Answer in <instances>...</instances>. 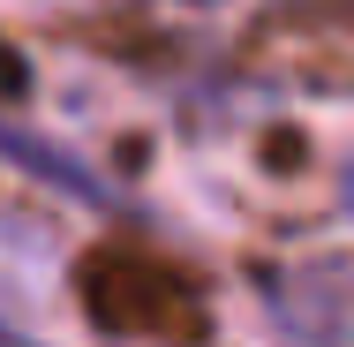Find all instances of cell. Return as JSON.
<instances>
[{
  "instance_id": "6da1fadb",
  "label": "cell",
  "mask_w": 354,
  "mask_h": 347,
  "mask_svg": "<svg viewBox=\"0 0 354 347\" xmlns=\"http://www.w3.org/2000/svg\"><path fill=\"white\" fill-rule=\"evenodd\" d=\"M264 310L286 340L301 347H347V265L339 257H317V265H286V272H264Z\"/></svg>"
},
{
  "instance_id": "7a4b0ae2",
  "label": "cell",
  "mask_w": 354,
  "mask_h": 347,
  "mask_svg": "<svg viewBox=\"0 0 354 347\" xmlns=\"http://www.w3.org/2000/svg\"><path fill=\"white\" fill-rule=\"evenodd\" d=\"M0 347H46V340H30V332H15V325L0 317Z\"/></svg>"
},
{
  "instance_id": "3957f363",
  "label": "cell",
  "mask_w": 354,
  "mask_h": 347,
  "mask_svg": "<svg viewBox=\"0 0 354 347\" xmlns=\"http://www.w3.org/2000/svg\"><path fill=\"white\" fill-rule=\"evenodd\" d=\"M181 8H218V0H181Z\"/></svg>"
}]
</instances>
